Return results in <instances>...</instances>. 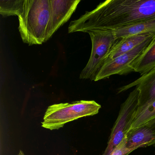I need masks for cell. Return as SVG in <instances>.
Listing matches in <instances>:
<instances>
[{"label": "cell", "mask_w": 155, "mask_h": 155, "mask_svg": "<svg viewBox=\"0 0 155 155\" xmlns=\"http://www.w3.org/2000/svg\"><path fill=\"white\" fill-rule=\"evenodd\" d=\"M155 18V0H107L72 21L68 33L114 30Z\"/></svg>", "instance_id": "cell-1"}, {"label": "cell", "mask_w": 155, "mask_h": 155, "mask_svg": "<svg viewBox=\"0 0 155 155\" xmlns=\"http://www.w3.org/2000/svg\"><path fill=\"white\" fill-rule=\"evenodd\" d=\"M50 16V0H25L18 16V29L23 42L30 46L45 42Z\"/></svg>", "instance_id": "cell-2"}, {"label": "cell", "mask_w": 155, "mask_h": 155, "mask_svg": "<svg viewBox=\"0 0 155 155\" xmlns=\"http://www.w3.org/2000/svg\"><path fill=\"white\" fill-rule=\"evenodd\" d=\"M101 108V106L94 101L53 104L46 110L41 127L51 130H58L68 122L96 115Z\"/></svg>", "instance_id": "cell-3"}, {"label": "cell", "mask_w": 155, "mask_h": 155, "mask_svg": "<svg viewBox=\"0 0 155 155\" xmlns=\"http://www.w3.org/2000/svg\"><path fill=\"white\" fill-rule=\"evenodd\" d=\"M92 49L89 60L80 75L81 79L95 81L116 40L111 30L89 31Z\"/></svg>", "instance_id": "cell-4"}, {"label": "cell", "mask_w": 155, "mask_h": 155, "mask_svg": "<svg viewBox=\"0 0 155 155\" xmlns=\"http://www.w3.org/2000/svg\"><path fill=\"white\" fill-rule=\"evenodd\" d=\"M139 91L135 88L120 105L117 120L111 130L107 146L102 155H110L129 131L138 107Z\"/></svg>", "instance_id": "cell-5"}, {"label": "cell", "mask_w": 155, "mask_h": 155, "mask_svg": "<svg viewBox=\"0 0 155 155\" xmlns=\"http://www.w3.org/2000/svg\"><path fill=\"white\" fill-rule=\"evenodd\" d=\"M155 36L148 39L135 48L114 59L105 61L98 72L94 81L107 78L112 75H124L133 72L130 65L137 59L149 45Z\"/></svg>", "instance_id": "cell-6"}, {"label": "cell", "mask_w": 155, "mask_h": 155, "mask_svg": "<svg viewBox=\"0 0 155 155\" xmlns=\"http://www.w3.org/2000/svg\"><path fill=\"white\" fill-rule=\"evenodd\" d=\"M80 2V0H50V16L46 30L45 42L70 19Z\"/></svg>", "instance_id": "cell-7"}, {"label": "cell", "mask_w": 155, "mask_h": 155, "mask_svg": "<svg viewBox=\"0 0 155 155\" xmlns=\"http://www.w3.org/2000/svg\"><path fill=\"white\" fill-rule=\"evenodd\" d=\"M135 86L139 91L138 107L155 99V68L133 82L120 87L118 90V93L124 92Z\"/></svg>", "instance_id": "cell-8"}, {"label": "cell", "mask_w": 155, "mask_h": 155, "mask_svg": "<svg viewBox=\"0 0 155 155\" xmlns=\"http://www.w3.org/2000/svg\"><path fill=\"white\" fill-rule=\"evenodd\" d=\"M127 147L136 150L155 145V118L141 126L130 130L126 135Z\"/></svg>", "instance_id": "cell-9"}, {"label": "cell", "mask_w": 155, "mask_h": 155, "mask_svg": "<svg viewBox=\"0 0 155 155\" xmlns=\"http://www.w3.org/2000/svg\"><path fill=\"white\" fill-rule=\"evenodd\" d=\"M155 36V31L117 40L110 49L105 61L114 59L124 53L130 51L148 39Z\"/></svg>", "instance_id": "cell-10"}, {"label": "cell", "mask_w": 155, "mask_h": 155, "mask_svg": "<svg viewBox=\"0 0 155 155\" xmlns=\"http://www.w3.org/2000/svg\"><path fill=\"white\" fill-rule=\"evenodd\" d=\"M133 72L141 76L155 68V37L140 55L130 65Z\"/></svg>", "instance_id": "cell-11"}, {"label": "cell", "mask_w": 155, "mask_h": 155, "mask_svg": "<svg viewBox=\"0 0 155 155\" xmlns=\"http://www.w3.org/2000/svg\"><path fill=\"white\" fill-rule=\"evenodd\" d=\"M116 40L155 31V18L112 30Z\"/></svg>", "instance_id": "cell-12"}, {"label": "cell", "mask_w": 155, "mask_h": 155, "mask_svg": "<svg viewBox=\"0 0 155 155\" xmlns=\"http://www.w3.org/2000/svg\"><path fill=\"white\" fill-rule=\"evenodd\" d=\"M154 118H155V99L138 107L130 130L138 127Z\"/></svg>", "instance_id": "cell-13"}, {"label": "cell", "mask_w": 155, "mask_h": 155, "mask_svg": "<svg viewBox=\"0 0 155 155\" xmlns=\"http://www.w3.org/2000/svg\"><path fill=\"white\" fill-rule=\"evenodd\" d=\"M25 0H1L0 13L3 17H18L23 9Z\"/></svg>", "instance_id": "cell-14"}, {"label": "cell", "mask_w": 155, "mask_h": 155, "mask_svg": "<svg viewBox=\"0 0 155 155\" xmlns=\"http://www.w3.org/2000/svg\"><path fill=\"white\" fill-rule=\"evenodd\" d=\"M127 139L126 135L122 141L113 150L110 155H128L135 150V149L127 147Z\"/></svg>", "instance_id": "cell-15"}, {"label": "cell", "mask_w": 155, "mask_h": 155, "mask_svg": "<svg viewBox=\"0 0 155 155\" xmlns=\"http://www.w3.org/2000/svg\"><path fill=\"white\" fill-rule=\"evenodd\" d=\"M18 155H25L24 154V152H23V151L22 150H20L18 154Z\"/></svg>", "instance_id": "cell-16"}]
</instances>
